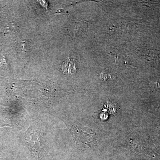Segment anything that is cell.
I'll return each instance as SVG.
<instances>
[{"mask_svg": "<svg viewBox=\"0 0 160 160\" xmlns=\"http://www.w3.org/2000/svg\"><path fill=\"white\" fill-rule=\"evenodd\" d=\"M25 139L29 146L33 149L41 148L42 142L40 138L39 133L32 129H29L25 135Z\"/></svg>", "mask_w": 160, "mask_h": 160, "instance_id": "obj_2", "label": "cell"}, {"mask_svg": "<svg viewBox=\"0 0 160 160\" xmlns=\"http://www.w3.org/2000/svg\"><path fill=\"white\" fill-rule=\"evenodd\" d=\"M62 69L64 73H67V74H72L76 70L75 63L72 62L69 58L63 62L62 65Z\"/></svg>", "mask_w": 160, "mask_h": 160, "instance_id": "obj_3", "label": "cell"}, {"mask_svg": "<svg viewBox=\"0 0 160 160\" xmlns=\"http://www.w3.org/2000/svg\"><path fill=\"white\" fill-rule=\"evenodd\" d=\"M71 132L78 146L92 147L97 144L96 134L90 128L74 126L72 128Z\"/></svg>", "mask_w": 160, "mask_h": 160, "instance_id": "obj_1", "label": "cell"}]
</instances>
